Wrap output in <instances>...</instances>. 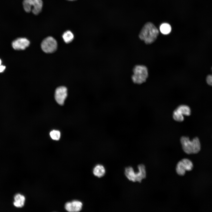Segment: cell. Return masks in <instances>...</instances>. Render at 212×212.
Masks as SVG:
<instances>
[{
    "mask_svg": "<svg viewBox=\"0 0 212 212\" xmlns=\"http://www.w3.org/2000/svg\"><path fill=\"white\" fill-rule=\"evenodd\" d=\"M159 31L156 27L152 23H146L142 28L139 33L140 39L146 44H150L157 39Z\"/></svg>",
    "mask_w": 212,
    "mask_h": 212,
    "instance_id": "6da1fadb",
    "label": "cell"
},
{
    "mask_svg": "<svg viewBox=\"0 0 212 212\" xmlns=\"http://www.w3.org/2000/svg\"><path fill=\"white\" fill-rule=\"evenodd\" d=\"M180 142L183 151L187 154H196L201 150V144L198 137L190 140L188 137L183 136L181 138Z\"/></svg>",
    "mask_w": 212,
    "mask_h": 212,
    "instance_id": "7a4b0ae2",
    "label": "cell"
},
{
    "mask_svg": "<svg viewBox=\"0 0 212 212\" xmlns=\"http://www.w3.org/2000/svg\"><path fill=\"white\" fill-rule=\"evenodd\" d=\"M138 172L135 173L132 167H128L125 169V174L127 178L133 182L140 183L146 177V171L144 165L140 164L138 166Z\"/></svg>",
    "mask_w": 212,
    "mask_h": 212,
    "instance_id": "3957f363",
    "label": "cell"
},
{
    "mask_svg": "<svg viewBox=\"0 0 212 212\" xmlns=\"http://www.w3.org/2000/svg\"><path fill=\"white\" fill-rule=\"evenodd\" d=\"M132 72L131 79L134 83L141 84L146 82L148 76V69L146 66L136 65L133 68Z\"/></svg>",
    "mask_w": 212,
    "mask_h": 212,
    "instance_id": "277c9868",
    "label": "cell"
},
{
    "mask_svg": "<svg viewBox=\"0 0 212 212\" xmlns=\"http://www.w3.org/2000/svg\"><path fill=\"white\" fill-rule=\"evenodd\" d=\"M23 5L26 12L32 11L34 14L37 15L42 10L43 2L42 0H23Z\"/></svg>",
    "mask_w": 212,
    "mask_h": 212,
    "instance_id": "5b68a950",
    "label": "cell"
},
{
    "mask_svg": "<svg viewBox=\"0 0 212 212\" xmlns=\"http://www.w3.org/2000/svg\"><path fill=\"white\" fill-rule=\"evenodd\" d=\"M193 165L191 160L184 158L179 161L177 164L175 170L177 174L181 176L184 175L186 171L192 170Z\"/></svg>",
    "mask_w": 212,
    "mask_h": 212,
    "instance_id": "8992f818",
    "label": "cell"
},
{
    "mask_svg": "<svg viewBox=\"0 0 212 212\" xmlns=\"http://www.w3.org/2000/svg\"><path fill=\"white\" fill-rule=\"evenodd\" d=\"M191 114V110L189 106L185 105H181L173 111V117L175 120L181 122L184 120L183 115L188 116Z\"/></svg>",
    "mask_w": 212,
    "mask_h": 212,
    "instance_id": "52a82bcc",
    "label": "cell"
},
{
    "mask_svg": "<svg viewBox=\"0 0 212 212\" xmlns=\"http://www.w3.org/2000/svg\"><path fill=\"white\" fill-rule=\"evenodd\" d=\"M57 45L56 40L51 37H49L43 40L41 44V47L44 52L51 53L56 50Z\"/></svg>",
    "mask_w": 212,
    "mask_h": 212,
    "instance_id": "ba28073f",
    "label": "cell"
},
{
    "mask_svg": "<svg viewBox=\"0 0 212 212\" xmlns=\"http://www.w3.org/2000/svg\"><path fill=\"white\" fill-rule=\"evenodd\" d=\"M67 95V89L66 87L60 86L57 87L55 93V98L56 102L60 105H63Z\"/></svg>",
    "mask_w": 212,
    "mask_h": 212,
    "instance_id": "9c48e42d",
    "label": "cell"
},
{
    "mask_svg": "<svg viewBox=\"0 0 212 212\" xmlns=\"http://www.w3.org/2000/svg\"><path fill=\"white\" fill-rule=\"evenodd\" d=\"M29 41L26 38H20L14 40L12 43V46L15 50H24L29 46Z\"/></svg>",
    "mask_w": 212,
    "mask_h": 212,
    "instance_id": "30bf717a",
    "label": "cell"
},
{
    "mask_svg": "<svg viewBox=\"0 0 212 212\" xmlns=\"http://www.w3.org/2000/svg\"><path fill=\"white\" fill-rule=\"evenodd\" d=\"M82 204L78 201H74L66 203L65 206L66 210L70 212H76L80 211L82 208Z\"/></svg>",
    "mask_w": 212,
    "mask_h": 212,
    "instance_id": "8fae6325",
    "label": "cell"
},
{
    "mask_svg": "<svg viewBox=\"0 0 212 212\" xmlns=\"http://www.w3.org/2000/svg\"><path fill=\"white\" fill-rule=\"evenodd\" d=\"M14 206L17 208H21L24 205L25 198V197L20 194H16L14 198Z\"/></svg>",
    "mask_w": 212,
    "mask_h": 212,
    "instance_id": "7c38bea8",
    "label": "cell"
},
{
    "mask_svg": "<svg viewBox=\"0 0 212 212\" xmlns=\"http://www.w3.org/2000/svg\"><path fill=\"white\" fill-rule=\"evenodd\" d=\"M105 167L100 164L96 165L94 168L93 171L94 175L98 178L103 176L105 173Z\"/></svg>",
    "mask_w": 212,
    "mask_h": 212,
    "instance_id": "4fadbf2b",
    "label": "cell"
},
{
    "mask_svg": "<svg viewBox=\"0 0 212 212\" xmlns=\"http://www.w3.org/2000/svg\"><path fill=\"white\" fill-rule=\"evenodd\" d=\"M160 30L162 34L167 35L169 34L171 32V27L169 24L167 23H164L162 24L160 26Z\"/></svg>",
    "mask_w": 212,
    "mask_h": 212,
    "instance_id": "5bb4252c",
    "label": "cell"
},
{
    "mask_svg": "<svg viewBox=\"0 0 212 212\" xmlns=\"http://www.w3.org/2000/svg\"><path fill=\"white\" fill-rule=\"evenodd\" d=\"M62 38L65 43H68L73 40L74 35L71 31H67L64 33L62 35Z\"/></svg>",
    "mask_w": 212,
    "mask_h": 212,
    "instance_id": "9a60e30c",
    "label": "cell"
},
{
    "mask_svg": "<svg viewBox=\"0 0 212 212\" xmlns=\"http://www.w3.org/2000/svg\"><path fill=\"white\" fill-rule=\"evenodd\" d=\"M50 135L52 139L58 140L60 138V133L59 131L54 130L51 131Z\"/></svg>",
    "mask_w": 212,
    "mask_h": 212,
    "instance_id": "2e32d148",
    "label": "cell"
},
{
    "mask_svg": "<svg viewBox=\"0 0 212 212\" xmlns=\"http://www.w3.org/2000/svg\"><path fill=\"white\" fill-rule=\"evenodd\" d=\"M206 81L207 84L211 86L212 85V76L211 75H208L206 79Z\"/></svg>",
    "mask_w": 212,
    "mask_h": 212,
    "instance_id": "e0dca14e",
    "label": "cell"
},
{
    "mask_svg": "<svg viewBox=\"0 0 212 212\" xmlns=\"http://www.w3.org/2000/svg\"><path fill=\"white\" fill-rule=\"evenodd\" d=\"M6 67L5 66L3 65H0V72H1L4 71Z\"/></svg>",
    "mask_w": 212,
    "mask_h": 212,
    "instance_id": "ac0fdd59",
    "label": "cell"
},
{
    "mask_svg": "<svg viewBox=\"0 0 212 212\" xmlns=\"http://www.w3.org/2000/svg\"><path fill=\"white\" fill-rule=\"evenodd\" d=\"M1 59H0V65H1Z\"/></svg>",
    "mask_w": 212,
    "mask_h": 212,
    "instance_id": "d6986e66",
    "label": "cell"
},
{
    "mask_svg": "<svg viewBox=\"0 0 212 212\" xmlns=\"http://www.w3.org/2000/svg\"><path fill=\"white\" fill-rule=\"evenodd\" d=\"M68 0L71 1H74V0Z\"/></svg>",
    "mask_w": 212,
    "mask_h": 212,
    "instance_id": "ffe728a7",
    "label": "cell"
}]
</instances>
